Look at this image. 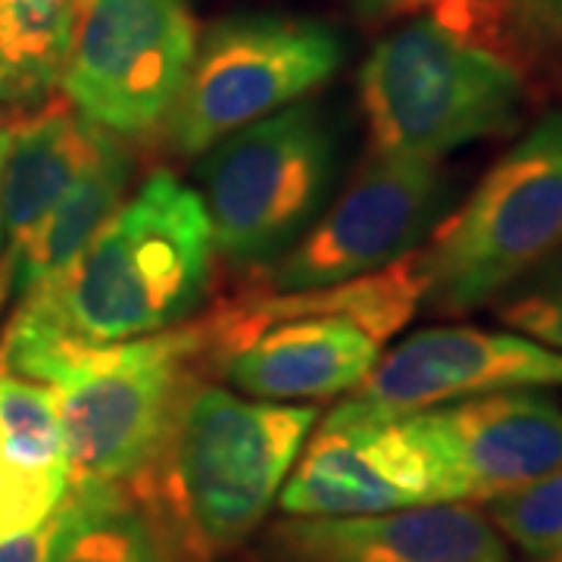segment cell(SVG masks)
<instances>
[{"label":"cell","instance_id":"obj_24","mask_svg":"<svg viewBox=\"0 0 562 562\" xmlns=\"http://www.w3.org/2000/svg\"><path fill=\"white\" fill-rule=\"evenodd\" d=\"M362 13H397V10H413L431 0H350Z\"/></svg>","mask_w":562,"mask_h":562},{"label":"cell","instance_id":"obj_16","mask_svg":"<svg viewBox=\"0 0 562 562\" xmlns=\"http://www.w3.org/2000/svg\"><path fill=\"white\" fill-rule=\"evenodd\" d=\"M132 172H135L132 150L122 144V138L103 132L85 172L66 191V198L50 210V216L35 228V235L22 244V250L3 272L7 288H13L20 301L47 291L76 266V260L88 250V244L98 238L106 220L125 201Z\"/></svg>","mask_w":562,"mask_h":562},{"label":"cell","instance_id":"obj_12","mask_svg":"<svg viewBox=\"0 0 562 562\" xmlns=\"http://www.w3.org/2000/svg\"><path fill=\"white\" fill-rule=\"evenodd\" d=\"M562 387V350L519 331L475 325L422 328L387 350L335 409L397 419L501 391Z\"/></svg>","mask_w":562,"mask_h":562},{"label":"cell","instance_id":"obj_14","mask_svg":"<svg viewBox=\"0 0 562 562\" xmlns=\"http://www.w3.org/2000/svg\"><path fill=\"white\" fill-rule=\"evenodd\" d=\"M257 562H509L479 503H431L379 516H288L260 538Z\"/></svg>","mask_w":562,"mask_h":562},{"label":"cell","instance_id":"obj_5","mask_svg":"<svg viewBox=\"0 0 562 562\" xmlns=\"http://www.w3.org/2000/svg\"><path fill=\"white\" fill-rule=\"evenodd\" d=\"M201 360L203 322L103 347L10 322L0 344L3 372L57 397L69 484L138 482L160 457Z\"/></svg>","mask_w":562,"mask_h":562},{"label":"cell","instance_id":"obj_26","mask_svg":"<svg viewBox=\"0 0 562 562\" xmlns=\"http://www.w3.org/2000/svg\"><path fill=\"white\" fill-rule=\"evenodd\" d=\"M538 562H562V547H560V550H557V553H550L547 560H538Z\"/></svg>","mask_w":562,"mask_h":562},{"label":"cell","instance_id":"obj_20","mask_svg":"<svg viewBox=\"0 0 562 562\" xmlns=\"http://www.w3.org/2000/svg\"><path fill=\"white\" fill-rule=\"evenodd\" d=\"M497 319L562 350V247L497 297Z\"/></svg>","mask_w":562,"mask_h":562},{"label":"cell","instance_id":"obj_11","mask_svg":"<svg viewBox=\"0 0 562 562\" xmlns=\"http://www.w3.org/2000/svg\"><path fill=\"white\" fill-rule=\"evenodd\" d=\"M431 503H447V491L416 413L379 419L331 409L279 494L288 516H379Z\"/></svg>","mask_w":562,"mask_h":562},{"label":"cell","instance_id":"obj_9","mask_svg":"<svg viewBox=\"0 0 562 562\" xmlns=\"http://www.w3.org/2000/svg\"><path fill=\"white\" fill-rule=\"evenodd\" d=\"M198 44L184 0H81L63 94L81 120L116 138L150 135L179 101Z\"/></svg>","mask_w":562,"mask_h":562},{"label":"cell","instance_id":"obj_8","mask_svg":"<svg viewBox=\"0 0 562 562\" xmlns=\"http://www.w3.org/2000/svg\"><path fill=\"white\" fill-rule=\"evenodd\" d=\"M344 60L331 25L294 16H235L216 22L166 120V138L181 157L206 154L250 122L297 103Z\"/></svg>","mask_w":562,"mask_h":562},{"label":"cell","instance_id":"obj_15","mask_svg":"<svg viewBox=\"0 0 562 562\" xmlns=\"http://www.w3.org/2000/svg\"><path fill=\"white\" fill-rule=\"evenodd\" d=\"M103 128L81 120L72 106H47L44 113L20 122L0 166V225L7 257L0 260V281L22 244L35 235L50 210L66 198L85 166L91 162ZM7 291V281H3Z\"/></svg>","mask_w":562,"mask_h":562},{"label":"cell","instance_id":"obj_13","mask_svg":"<svg viewBox=\"0 0 562 562\" xmlns=\"http://www.w3.org/2000/svg\"><path fill=\"white\" fill-rule=\"evenodd\" d=\"M447 503H487L562 469V406L535 387L416 413Z\"/></svg>","mask_w":562,"mask_h":562},{"label":"cell","instance_id":"obj_7","mask_svg":"<svg viewBox=\"0 0 562 562\" xmlns=\"http://www.w3.org/2000/svg\"><path fill=\"white\" fill-rule=\"evenodd\" d=\"M338 140L316 103H291L213 144L201 198L213 244L232 266H272L319 216Z\"/></svg>","mask_w":562,"mask_h":562},{"label":"cell","instance_id":"obj_22","mask_svg":"<svg viewBox=\"0 0 562 562\" xmlns=\"http://www.w3.org/2000/svg\"><path fill=\"white\" fill-rule=\"evenodd\" d=\"M509 20L562 38V0H501Z\"/></svg>","mask_w":562,"mask_h":562},{"label":"cell","instance_id":"obj_23","mask_svg":"<svg viewBox=\"0 0 562 562\" xmlns=\"http://www.w3.org/2000/svg\"><path fill=\"white\" fill-rule=\"evenodd\" d=\"M50 531H54V516L38 528L16 535L10 541H0V562H47L50 553Z\"/></svg>","mask_w":562,"mask_h":562},{"label":"cell","instance_id":"obj_2","mask_svg":"<svg viewBox=\"0 0 562 562\" xmlns=\"http://www.w3.org/2000/svg\"><path fill=\"white\" fill-rule=\"evenodd\" d=\"M313 425L316 406L191 382L160 457L128 487L160 519L179 562H216L266 522Z\"/></svg>","mask_w":562,"mask_h":562},{"label":"cell","instance_id":"obj_19","mask_svg":"<svg viewBox=\"0 0 562 562\" xmlns=\"http://www.w3.org/2000/svg\"><path fill=\"white\" fill-rule=\"evenodd\" d=\"M484 516L506 543L531 560H547L562 547V469L484 503Z\"/></svg>","mask_w":562,"mask_h":562},{"label":"cell","instance_id":"obj_1","mask_svg":"<svg viewBox=\"0 0 562 562\" xmlns=\"http://www.w3.org/2000/svg\"><path fill=\"white\" fill-rule=\"evenodd\" d=\"M431 13L384 35L362 63L372 150L441 160L519 125L522 63L501 0H431Z\"/></svg>","mask_w":562,"mask_h":562},{"label":"cell","instance_id":"obj_18","mask_svg":"<svg viewBox=\"0 0 562 562\" xmlns=\"http://www.w3.org/2000/svg\"><path fill=\"white\" fill-rule=\"evenodd\" d=\"M81 0H0V106H32L60 85Z\"/></svg>","mask_w":562,"mask_h":562},{"label":"cell","instance_id":"obj_3","mask_svg":"<svg viewBox=\"0 0 562 562\" xmlns=\"http://www.w3.org/2000/svg\"><path fill=\"white\" fill-rule=\"evenodd\" d=\"M425 301L419 250L362 279L232 303L210 319L206 362L254 401L350 394Z\"/></svg>","mask_w":562,"mask_h":562},{"label":"cell","instance_id":"obj_17","mask_svg":"<svg viewBox=\"0 0 562 562\" xmlns=\"http://www.w3.org/2000/svg\"><path fill=\"white\" fill-rule=\"evenodd\" d=\"M47 562H179V553L128 484H69Z\"/></svg>","mask_w":562,"mask_h":562},{"label":"cell","instance_id":"obj_10","mask_svg":"<svg viewBox=\"0 0 562 562\" xmlns=\"http://www.w3.org/2000/svg\"><path fill=\"white\" fill-rule=\"evenodd\" d=\"M450 198L441 160L372 150L335 206L269 266L262 291H313L379 272L416 254L438 228Z\"/></svg>","mask_w":562,"mask_h":562},{"label":"cell","instance_id":"obj_6","mask_svg":"<svg viewBox=\"0 0 562 562\" xmlns=\"http://www.w3.org/2000/svg\"><path fill=\"white\" fill-rule=\"evenodd\" d=\"M562 247V110H550L487 169L419 250L425 303L443 316L494 303Z\"/></svg>","mask_w":562,"mask_h":562},{"label":"cell","instance_id":"obj_25","mask_svg":"<svg viewBox=\"0 0 562 562\" xmlns=\"http://www.w3.org/2000/svg\"><path fill=\"white\" fill-rule=\"evenodd\" d=\"M7 144H10V132H7V128H0V166H3ZM0 244H3V225H0ZM3 297H7V291H3V281H0V303H3Z\"/></svg>","mask_w":562,"mask_h":562},{"label":"cell","instance_id":"obj_4","mask_svg":"<svg viewBox=\"0 0 562 562\" xmlns=\"http://www.w3.org/2000/svg\"><path fill=\"white\" fill-rule=\"evenodd\" d=\"M213 257L203 198L160 169L120 203L57 284L20 301L13 322L91 347L160 335L201 306Z\"/></svg>","mask_w":562,"mask_h":562},{"label":"cell","instance_id":"obj_21","mask_svg":"<svg viewBox=\"0 0 562 562\" xmlns=\"http://www.w3.org/2000/svg\"><path fill=\"white\" fill-rule=\"evenodd\" d=\"M69 491V475L32 472L0 457V541L44 525Z\"/></svg>","mask_w":562,"mask_h":562}]
</instances>
